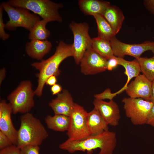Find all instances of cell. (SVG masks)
<instances>
[{
  "instance_id": "cell-1",
  "label": "cell",
  "mask_w": 154,
  "mask_h": 154,
  "mask_svg": "<svg viewBox=\"0 0 154 154\" xmlns=\"http://www.w3.org/2000/svg\"><path fill=\"white\" fill-rule=\"evenodd\" d=\"M73 56L72 44H66L61 40L52 56L46 59L31 64L32 66L39 71L36 75L38 79V85L34 91L35 95L39 97L42 96L47 79L52 75L56 77L58 76L60 74L59 66L61 62L67 58Z\"/></svg>"
},
{
  "instance_id": "cell-2",
  "label": "cell",
  "mask_w": 154,
  "mask_h": 154,
  "mask_svg": "<svg viewBox=\"0 0 154 154\" xmlns=\"http://www.w3.org/2000/svg\"><path fill=\"white\" fill-rule=\"evenodd\" d=\"M117 143L116 133L108 130L80 141H70L67 139L61 143L59 147L72 153L77 151H86L88 154H91L94 150L99 148L100 150L98 154H112Z\"/></svg>"
},
{
  "instance_id": "cell-3",
  "label": "cell",
  "mask_w": 154,
  "mask_h": 154,
  "mask_svg": "<svg viewBox=\"0 0 154 154\" xmlns=\"http://www.w3.org/2000/svg\"><path fill=\"white\" fill-rule=\"evenodd\" d=\"M21 125L17 131L16 145L19 149L28 145L39 146L48 136L40 121L31 113L20 117Z\"/></svg>"
},
{
  "instance_id": "cell-4",
  "label": "cell",
  "mask_w": 154,
  "mask_h": 154,
  "mask_svg": "<svg viewBox=\"0 0 154 154\" xmlns=\"http://www.w3.org/2000/svg\"><path fill=\"white\" fill-rule=\"evenodd\" d=\"M15 7H22L30 10L42 18L48 23L61 22L62 19L58 12L62 4L50 0H10L7 2Z\"/></svg>"
},
{
  "instance_id": "cell-5",
  "label": "cell",
  "mask_w": 154,
  "mask_h": 154,
  "mask_svg": "<svg viewBox=\"0 0 154 154\" xmlns=\"http://www.w3.org/2000/svg\"><path fill=\"white\" fill-rule=\"evenodd\" d=\"M35 95L30 81L27 80L21 82L7 98L11 108L12 113H29L34 106Z\"/></svg>"
},
{
  "instance_id": "cell-6",
  "label": "cell",
  "mask_w": 154,
  "mask_h": 154,
  "mask_svg": "<svg viewBox=\"0 0 154 154\" xmlns=\"http://www.w3.org/2000/svg\"><path fill=\"white\" fill-rule=\"evenodd\" d=\"M1 4L9 17V21L5 24V29H7L13 30L21 27L29 30L41 20L38 15L30 13L26 9L14 7L7 2Z\"/></svg>"
},
{
  "instance_id": "cell-7",
  "label": "cell",
  "mask_w": 154,
  "mask_h": 154,
  "mask_svg": "<svg viewBox=\"0 0 154 154\" xmlns=\"http://www.w3.org/2000/svg\"><path fill=\"white\" fill-rule=\"evenodd\" d=\"M88 113L83 107L75 103L69 116V125L67 131L68 140L80 141L90 136L87 123Z\"/></svg>"
},
{
  "instance_id": "cell-8",
  "label": "cell",
  "mask_w": 154,
  "mask_h": 154,
  "mask_svg": "<svg viewBox=\"0 0 154 154\" xmlns=\"http://www.w3.org/2000/svg\"><path fill=\"white\" fill-rule=\"evenodd\" d=\"M122 102L126 116L134 125L146 124L149 113L154 103L141 98H123Z\"/></svg>"
},
{
  "instance_id": "cell-9",
  "label": "cell",
  "mask_w": 154,
  "mask_h": 154,
  "mask_svg": "<svg viewBox=\"0 0 154 154\" xmlns=\"http://www.w3.org/2000/svg\"><path fill=\"white\" fill-rule=\"evenodd\" d=\"M69 27L74 36L73 57L76 64H79L85 51L92 47V38L89 34V26L85 22H72Z\"/></svg>"
},
{
  "instance_id": "cell-10",
  "label": "cell",
  "mask_w": 154,
  "mask_h": 154,
  "mask_svg": "<svg viewBox=\"0 0 154 154\" xmlns=\"http://www.w3.org/2000/svg\"><path fill=\"white\" fill-rule=\"evenodd\" d=\"M110 42L113 54L117 57L123 58L127 55L137 59L147 50L151 51L154 55V41H146L141 44H129L120 41L115 36Z\"/></svg>"
},
{
  "instance_id": "cell-11",
  "label": "cell",
  "mask_w": 154,
  "mask_h": 154,
  "mask_svg": "<svg viewBox=\"0 0 154 154\" xmlns=\"http://www.w3.org/2000/svg\"><path fill=\"white\" fill-rule=\"evenodd\" d=\"M108 60L93 48L86 50L80 62L81 72L85 75H94L107 70Z\"/></svg>"
},
{
  "instance_id": "cell-12",
  "label": "cell",
  "mask_w": 154,
  "mask_h": 154,
  "mask_svg": "<svg viewBox=\"0 0 154 154\" xmlns=\"http://www.w3.org/2000/svg\"><path fill=\"white\" fill-rule=\"evenodd\" d=\"M125 91L131 98H141L151 102L152 82L144 75L140 74L128 85Z\"/></svg>"
},
{
  "instance_id": "cell-13",
  "label": "cell",
  "mask_w": 154,
  "mask_h": 154,
  "mask_svg": "<svg viewBox=\"0 0 154 154\" xmlns=\"http://www.w3.org/2000/svg\"><path fill=\"white\" fill-rule=\"evenodd\" d=\"M93 104L108 125L116 126L118 125L121 116L116 102L113 100L107 102L95 99Z\"/></svg>"
},
{
  "instance_id": "cell-14",
  "label": "cell",
  "mask_w": 154,
  "mask_h": 154,
  "mask_svg": "<svg viewBox=\"0 0 154 154\" xmlns=\"http://www.w3.org/2000/svg\"><path fill=\"white\" fill-rule=\"evenodd\" d=\"M11 108L4 100L0 102V131L5 134L13 145H16L17 131L13 124L11 118Z\"/></svg>"
},
{
  "instance_id": "cell-15",
  "label": "cell",
  "mask_w": 154,
  "mask_h": 154,
  "mask_svg": "<svg viewBox=\"0 0 154 154\" xmlns=\"http://www.w3.org/2000/svg\"><path fill=\"white\" fill-rule=\"evenodd\" d=\"M75 103L69 91L64 90L57 95L55 99L49 103V106L54 114H60L69 116L72 112Z\"/></svg>"
},
{
  "instance_id": "cell-16",
  "label": "cell",
  "mask_w": 154,
  "mask_h": 154,
  "mask_svg": "<svg viewBox=\"0 0 154 154\" xmlns=\"http://www.w3.org/2000/svg\"><path fill=\"white\" fill-rule=\"evenodd\" d=\"M52 45L47 40H33L27 43L25 50L31 58L38 60H42L44 56L50 51Z\"/></svg>"
},
{
  "instance_id": "cell-17",
  "label": "cell",
  "mask_w": 154,
  "mask_h": 154,
  "mask_svg": "<svg viewBox=\"0 0 154 154\" xmlns=\"http://www.w3.org/2000/svg\"><path fill=\"white\" fill-rule=\"evenodd\" d=\"M87 123L90 135H95L109 130L108 125L95 107L88 113Z\"/></svg>"
},
{
  "instance_id": "cell-18",
  "label": "cell",
  "mask_w": 154,
  "mask_h": 154,
  "mask_svg": "<svg viewBox=\"0 0 154 154\" xmlns=\"http://www.w3.org/2000/svg\"><path fill=\"white\" fill-rule=\"evenodd\" d=\"M78 4L80 10L85 14L93 16L102 15L111 5L109 2L98 0H80Z\"/></svg>"
},
{
  "instance_id": "cell-19",
  "label": "cell",
  "mask_w": 154,
  "mask_h": 154,
  "mask_svg": "<svg viewBox=\"0 0 154 154\" xmlns=\"http://www.w3.org/2000/svg\"><path fill=\"white\" fill-rule=\"evenodd\" d=\"M102 15L110 24L116 34H117L121 28L125 19L121 10L116 6L110 5Z\"/></svg>"
},
{
  "instance_id": "cell-20",
  "label": "cell",
  "mask_w": 154,
  "mask_h": 154,
  "mask_svg": "<svg viewBox=\"0 0 154 154\" xmlns=\"http://www.w3.org/2000/svg\"><path fill=\"white\" fill-rule=\"evenodd\" d=\"M116 58L118 60L119 65H121L125 69L124 73L127 75V78L123 87L119 91L113 93L115 96L125 90L130 80L133 78L137 76L141 72L139 63L136 59H135L132 61H129L123 58L116 56Z\"/></svg>"
},
{
  "instance_id": "cell-21",
  "label": "cell",
  "mask_w": 154,
  "mask_h": 154,
  "mask_svg": "<svg viewBox=\"0 0 154 154\" xmlns=\"http://www.w3.org/2000/svg\"><path fill=\"white\" fill-rule=\"evenodd\" d=\"M69 117L60 114L47 116L44 121L48 128L53 131L64 132L68 130Z\"/></svg>"
},
{
  "instance_id": "cell-22",
  "label": "cell",
  "mask_w": 154,
  "mask_h": 154,
  "mask_svg": "<svg viewBox=\"0 0 154 154\" xmlns=\"http://www.w3.org/2000/svg\"><path fill=\"white\" fill-rule=\"evenodd\" d=\"M92 48L102 57L108 60L114 55L110 41L98 37L92 38Z\"/></svg>"
},
{
  "instance_id": "cell-23",
  "label": "cell",
  "mask_w": 154,
  "mask_h": 154,
  "mask_svg": "<svg viewBox=\"0 0 154 154\" xmlns=\"http://www.w3.org/2000/svg\"><path fill=\"white\" fill-rule=\"evenodd\" d=\"M93 16L97 25L98 37L110 41L115 36L116 34L112 27L102 15H96Z\"/></svg>"
},
{
  "instance_id": "cell-24",
  "label": "cell",
  "mask_w": 154,
  "mask_h": 154,
  "mask_svg": "<svg viewBox=\"0 0 154 154\" xmlns=\"http://www.w3.org/2000/svg\"><path fill=\"white\" fill-rule=\"evenodd\" d=\"M47 23L46 21L42 19L37 21L29 30V39L30 40H47L50 35V31L46 27Z\"/></svg>"
},
{
  "instance_id": "cell-25",
  "label": "cell",
  "mask_w": 154,
  "mask_h": 154,
  "mask_svg": "<svg viewBox=\"0 0 154 154\" xmlns=\"http://www.w3.org/2000/svg\"><path fill=\"white\" fill-rule=\"evenodd\" d=\"M137 60L143 74L152 82L154 80V55L151 58L141 57Z\"/></svg>"
},
{
  "instance_id": "cell-26",
  "label": "cell",
  "mask_w": 154,
  "mask_h": 154,
  "mask_svg": "<svg viewBox=\"0 0 154 154\" xmlns=\"http://www.w3.org/2000/svg\"><path fill=\"white\" fill-rule=\"evenodd\" d=\"M3 8L2 5H0V37L3 40H5L10 37V35L5 31V24L4 23L3 19Z\"/></svg>"
},
{
  "instance_id": "cell-27",
  "label": "cell",
  "mask_w": 154,
  "mask_h": 154,
  "mask_svg": "<svg viewBox=\"0 0 154 154\" xmlns=\"http://www.w3.org/2000/svg\"><path fill=\"white\" fill-rule=\"evenodd\" d=\"M20 149L21 154H39V146L28 145Z\"/></svg>"
},
{
  "instance_id": "cell-28",
  "label": "cell",
  "mask_w": 154,
  "mask_h": 154,
  "mask_svg": "<svg viewBox=\"0 0 154 154\" xmlns=\"http://www.w3.org/2000/svg\"><path fill=\"white\" fill-rule=\"evenodd\" d=\"M0 154H21V149L13 144L0 150Z\"/></svg>"
},
{
  "instance_id": "cell-29",
  "label": "cell",
  "mask_w": 154,
  "mask_h": 154,
  "mask_svg": "<svg viewBox=\"0 0 154 154\" xmlns=\"http://www.w3.org/2000/svg\"><path fill=\"white\" fill-rule=\"evenodd\" d=\"M94 97L95 99L101 100L106 99L112 100L114 97L113 93H111V90L109 88L101 93L95 94Z\"/></svg>"
},
{
  "instance_id": "cell-30",
  "label": "cell",
  "mask_w": 154,
  "mask_h": 154,
  "mask_svg": "<svg viewBox=\"0 0 154 154\" xmlns=\"http://www.w3.org/2000/svg\"><path fill=\"white\" fill-rule=\"evenodd\" d=\"M13 145L9 138L0 131V149H2Z\"/></svg>"
},
{
  "instance_id": "cell-31",
  "label": "cell",
  "mask_w": 154,
  "mask_h": 154,
  "mask_svg": "<svg viewBox=\"0 0 154 154\" xmlns=\"http://www.w3.org/2000/svg\"><path fill=\"white\" fill-rule=\"evenodd\" d=\"M119 65L116 56H114L108 60L107 70L111 71Z\"/></svg>"
},
{
  "instance_id": "cell-32",
  "label": "cell",
  "mask_w": 154,
  "mask_h": 154,
  "mask_svg": "<svg viewBox=\"0 0 154 154\" xmlns=\"http://www.w3.org/2000/svg\"><path fill=\"white\" fill-rule=\"evenodd\" d=\"M143 4L150 12L154 15V0H145Z\"/></svg>"
},
{
  "instance_id": "cell-33",
  "label": "cell",
  "mask_w": 154,
  "mask_h": 154,
  "mask_svg": "<svg viewBox=\"0 0 154 154\" xmlns=\"http://www.w3.org/2000/svg\"><path fill=\"white\" fill-rule=\"evenodd\" d=\"M146 124L154 127V103L148 116Z\"/></svg>"
},
{
  "instance_id": "cell-34",
  "label": "cell",
  "mask_w": 154,
  "mask_h": 154,
  "mask_svg": "<svg viewBox=\"0 0 154 154\" xmlns=\"http://www.w3.org/2000/svg\"><path fill=\"white\" fill-rule=\"evenodd\" d=\"M50 90L53 95H57L61 93L62 88L59 84H56L51 86Z\"/></svg>"
},
{
  "instance_id": "cell-35",
  "label": "cell",
  "mask_w": 154,
  "mask_h": 154,
  "mask_svg": "<svg viewBox=\"0 0 154 154\" xmlns=\"http://www.w3.org/2000/svg\"><path fill=\"white\" fill-rule=\"evenodd\" d=\"M57 82L56 77L54 75H52L49 77L47 80L46 84L49 86H52L56 84Z\"/></svg>"
},
{
  "instance_id": "cell-36",
  "label": "cell",
  "mask_w": 154,
  "mask_h": 154,
  "mask_svg": "<svg viewBox=\"0 0 154 154\" xmlns=\"http://www.w3.org/2000/svg\"><path fill=\"white\" fill-rule=\"evenodd\" d=\"M6 74V70L5 68H3L0 70V84L2 83L3 80L4 79Z\"/></svg>"
},
{
  "instance_id": "cell-37",
  "label": "cell",
  "mask_w": 154,
  "mask_h": 154,
  "mask_svg": "<svg viewBox=\"0 0 154 154\" xmlns=\"http://www.w3.org/2000/svg\"><path fill=\"white\" fill-rule=\"evenodd\" d=\"M152 96L151 102L154 103V80L152 81Z\"/></svg>"
}]
</instances>
